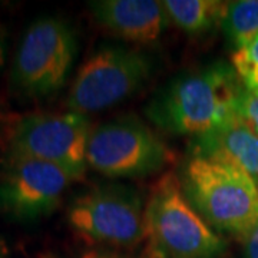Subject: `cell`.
Returning <instances> with one entry per match:
<instances>
[{
    "instance_id": "cell-1",
    "label": "cell",
    "mask_w": 258,
    "mask_h": 258,
    "mask_svg": "<svg viewBox=\"0 0 258 258\" xmlns=\"http://www.w3.org/2000/svg\"><path fill=\"white\" fill-rule=\"evenodd\" d=\"M242 83L232 64L214 62L175 76L148 103V118L174 135L200 137L237 113Z\"/></svg>"
},
{
    "instance_id": "cell-2",
    "label": "cell",
    "mask_w": 258,
    "mask_h": 258,
    "mask_svg": "<svg viewBox=\"0 0 258 258\" xmlns=\"http://www.w3.org/2000/svg\"><path fill=\"white\" fill-rule=\"evenodd\" d=\"M181 185L188 201L208 225L241 238L258 224V186L237 166L191 155Z\"/></svg>"
},
{
    "instance_id": "cell-3",
    "label": "cell",
    "mask_w": 258,
    "mask_h": 258,
    "mask_svg": "<svg viewBox=\"0 0 258 258\" xmlns=\"http://www.w3.org/2000/svg\"><path fill=\"white\" fill-rule=\"evenodd\" d=\"M145 237L158 258H218L225 241L188 201L181 181L168 172L145 205Z\"/></svg>"
},
{
    "instance_id": "cell-4",
    "label": "cell",
    "mask_w": 258,
    "mask_h": 258,
    "mask_svg": "<svg viewBox=\"0 0 258 258\" xmlns=\"http://www.w3.org/2000/svg\"><path fill=\"white\" fill-rule=\"evenodd\" d=\"M171 157L162 139L132 116L108 120L91 131L86 151L88 165L113 178L157 174Z\"/></svg>"
},
{
    "instance_id": "cell-5",
    "label": "cell",
    "mask_w": 258,
    "mask_h": 258,
    "mask_svg": "<svg viewBox=\"0 0 258 258\" xmlns=\"http://www.w3.org/2000/svg\"><path fill=\"white\" fill-rule=\"evenodd\" d=\"M151 71V60L138 50L102 47L79 69L66 105L71 112L81 115L108 109L141 89Z\"/></svg>"
},
{
    "instance_id": "cell-6",
    "label": "cell",
    "mask_w": 258,
    "mask_h": 258,
    "mask_svg": "<svg viewBox=\"0 0 258 258\" xmlns=\"http://www.w3.org/2000/svg\"><path fill=\"white\" fill-rule=\"evenodd\" d=\"M76 37L57 18L33 22L22 37L13 63V83L30 96H45L60 89L76 56Z\"/></svg>"
},
{
    "instance_id": "cell-7",
    "label": "cell",
    "mask_w": 258,
    "mask_h": 258,
    "mask_svg": "<svg viewBox=\"0 0 258 258\" xmlns=\"http://www.w3.org/2000/svg\"><path fill=\"white\" fill-rule=\"evenodd\" d=\"M89 122L76 112L25 116L10 135L13 154L36 158L63 168L79 179L88 166Z\"/></svg>"
},
{
    "instance_id": "cell-8",
    "label": "cell",
    "mask_w": 258,
    "mask_h": 258,
    "mask_svg": "<svg viewBox=\"0 0 258 258\" xmlns=\"http://www.w3.org/2000/svg\"><path fill=\"white\" fill-rule=\"evenodd\" d=\"M69 222L83 237L111 245H135L145 237L141 197L123 185L96 186L75 200Z\"/></svg>"
},
{
    "instance_id": "cell-9",
    "label": "cell",
    "mask_w": 258,
    "mask_h": 258,
    "mask_svg": "<svg viewBox=\"0 0 258 258\" xmlns=\"http://www.w3.org/2000/svg\"><path fill=\"white\" fill-rule=\"evenodd\" d=\"M75 179L60 166L12 152L0 176V204L16 218L33 220L52 211Z\"/></svg>"
},
{
    "instance_id": "cell-10",
    "label": "cell",
    "mask_w": 258,
    "mask_h": 258,
    "mask_svg": "<svg viewBox=\"0 0 258 258\" xmlns=\"http://www.w3.org/2000/svg\"><path fill=\"white\" fill-rule=\"evenodd\" d=\"M89 8L102 28L141 45L158 40L169 23L162 2L157 0H96Z\"/></svg>"
},
{
    "instance_id": "cell-11",
    "label": "cell",
    "mask_w": 258,
    "mask_h": 258,
    "mask_svg": "<svg viewBox=\"0 0 258 258\" xmlns=\"http://www.w3.org/2000/svg\"><path fill=\"white\" fill-rule=\"evenodd\" d=\"M194 155L227 162L258 182V134L235 113L192 139Z\"/></svg>"
},
{
    "instance_id": "cell-12",
    "label": "cell",
    "mask_w": 258,
    "mask_h": 258,
    "mask_svg": "<svg viewBox=\"0 0 258 258\" xmlns=\"http://www.w3.org/2000/svg\"><path fill=\"white\" fill-rule=\"evenodd\" d=\"M169 22L189 35H203L221 26L227 2L218 0H164Z\"/></svg>"
},
{
    "instance_id": "cell-13",
    "label": "cell",
    "mask_w": 258,
    "mask_h": 258,
    "mask_svg": "<svg viewBox=\"0 0 258 258\" xmlns=\"http://www.w3.org/2000/svg\"><path fill=\"white\" fill-rule=\"evenodd\" d=\"M221 28L235 50L258 37V0L227 2Z\"/></svg>"
},
{
    "instance_id": "cell-14",
    "label": "cell",
    "mask_w": 258,
    "mask_h": 258,
    "mask_svg": "<svg viewBox=\"0 0 258 258\" xmlns=\"http://www.w3.org/2000/svg\"><path fill=\"white\" fill-rule=\"evenodd\" d=\"M231 60L241 83L249 91L258 93V37L248 46L235 50Z\"/></svg>"
},
{
    "instance_id": "cell-15",
    "label": "cell",
    "mask_w": 258,
    "mask_h": 258,
    "mask_svg": "<svg viewBox=\"0 0 258 258\" xmlns=\"http://www.w3.org/2000/svg\"><path fill=\"white\" fill-rule=\"evenodd\" d=\"M237 115L258 134V93L247 89L244 85L237 101Z\"/></svg>"
},
{
    "instance_id": "cell-16",
    "label": "cell",
    "mask_w": 258,
    "mask_h": 258,
    "mask_svg": "<svg viewBox=\"0 0 258 258\" xmlns=\"http://www.w3.org/2000/svg\"><path fill=\"white\" fill-rule=\"evenodd\" d=\"M244 258H258V224L240 238Z\"/></svg>"
},
{
    "instance_id": "cell-17",
    "label": "cell",
    "mask_w": 258,
    "mask_h": 258,
    "mask_svg": "<svg viewBox=\"0 0 258 258\" xmlns=\"http://www.w3.org/2000/svg\"><path fill=\"white\" fill-rule=\"evenodd\" d=\"M83 258H118L115 255H109V254H101V252H89L86 255H83Z\"/></svg>"
},
{
    "instance_id": "cell-18",
    "label": "cell",
    "mask_w": 258,
    "mask_h": 258,
    "mask_svg": "<svg viewBox=\"0 0 258 258\" xmlns=\"http://www.w3.org/2000/svg\"><path fill=\"white\" fill-rule=\"evenodd\" d=\"M5 52H6V49H5V40H3V37L0 36V68L5 63Z\"/></svg>"
},
{
    "instance_id": "cell-19",
    "label": "cell",
    "mask_w": 258,
    "mask_h": 258,
    "mask_svg": "<svg viewBox=\"0 0 258 258\" xmlns=\"http://www.w3.org/2000/svg\"><path fill=\"white\" fill-rule=\"evenodd\" d=\"M257 186H258V182H257Z\"/></svg>"
}]
</instances>
